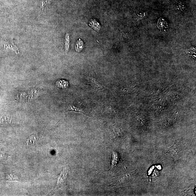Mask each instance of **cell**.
I'll list each match as a JSON object with an SVG mask.
<instances>
[{
	"mask_svg": "<svg viewBox=\"0 0 196 196\" xmlns=\"http://www.w3.org/2000/svg\"><path fill=\"white\" fill-rule=\"evenodd\" d=\"M179 152L180 151L175 144L173 145L172 147L170 148L167 152V153L171 154L172 158L175 160H178L180 158Z\"/></svg>",
	"mask_w": 196,
	"mask_h": 196,
	"instance_id": "6da1fadb",
	"label": "cell"
},
{
	"mask_svg": "<svg viewBox=\"0 0 196 196\" xmlns=\"http://www.w3.org/2000/svg\"><path fill=\"white\" fill-rule=\"evenodd\" d=\"M157 26L158 29L160 30H165L167 29L169 25L167 21L164 19L160 18L157 23Z\"/></svg>",
	"mask_w": 196,
	"mask_h": 196,
	"instance_id": "7a4b0ae2",
	"label": "cell"
},
{
	"mask_svg": "<svg viewBox=\"0 0 196 196\" xmlns=\"http://www.w3.org/2000/svg\"><path fill=\"white\" fill-rule=\"evenodd\" d=\"M89 26L96 31H98L101 28V26L96 20L91 19L89 21Z\"/></svg>",
	"mask_w": 196,
	"mask_h": 196,
	"instance_id": "3957f363",
	"label": "cell"
},
{
	"mask_svg": "<svg viewBox=\"0 0 196 196\" xmlns=\"http://www.w3.org/2000/svg\"><path fill=\"white\" fill-rule=\"evenodd\" d=\"M52 0H41V9L42 11H45L49 8L51 4Z\"/></svg>",
	"mask_w": 196,
	"mask_h": 196,
	"instance_id": "277c9868",
	"label": "cell"
},
{
	"mask_svg": "<svg viewBox=\"0 0 196 196\" xmlns=\"http://www.w3.org/2000/svg\"><path fill=\"white\" fill-rule=\"evenodd\" d=\"M83 47H84V42L80 38L76 43L75 45V50L77 52H80L82 50Z\"/></svg>",
	"mask_w": 196,
	"mask_h": 196,
	"instance_id": "5b68a950",
	"label": "cell"
},
{
	"mask_svg": "<svg viewBox=\"0 0 196 196\" xmlns=\"http://www.w3.org/2000/svg\"><path fill=\"white\" fill-rule=\"evenodd\" d=\"M56 85L58 87L64 88L68 87V83L65 80H60L57 82Z\"/></svg>",
	"mask_w": 196,
	"mask_h": 196,
	"instance_id": "8992f818",
	"label": "cell"
},
{
	"mask_svg": "<svg viewBox=\"0 0 196 196\" xmlns=\"http://www.w3.org/2000/svg\"><path fill=\"white\" fill-rule=\"evenodd\" d=\"M117 155L116 153L115 152H113L112 153V162H111V167H113L116 165L117 163Z\"/></svg>",
	"mask_w": 196,
	"mask_h": 196,
	"instance_id": "52a82bcc",
	"label": "cell"
},
{
	"mask_svg": "<svg viewBox=\"0 0 196 196\" xmlns=\"http://www.w3.org/2000/svg\"><path fill=\"white\" fill-rule=\"evenodd\" d=\"M38 141L37 137L35 136H33L30 137L28 139V140H27V143L28 144H34L35 143Z\"/></svg>",
	"mask_w": 196,
	"mask_h": 196,
	"instance_id": "ba28073f",
	"label": "cell"
},
{
	"mask_svg": "<svg viewBox=\"0 0 196 196\" xmlns=\"http://www.w3.org/2000/svg\"><path fill=\"white\" fill-rule=\"evenodd\" d=\"M69 35L67 34L66 35L65 40V48L66 52H68L69 50Z\"/></svg>",
	"mask_w": 196,
	"mask_h": 196,
	"instance_id": "9c48e42d",
	"label": "cell"
},
{
	"mask_svg": "<svg viewBox=\"0 0 196 196\" xmlns=\"http://www.w3.org/2000/svg\"><path fill=\"white\" fill-rule=\"evenodd\" d=\"M69 109L71 111H75L76 112H80L81 113H84L83 112V110H81V109L78 108H76L75 107H74L73 106H69Z\"/></svg>",
	"mask_w": 196,
	"mask_h": 196,
	"instance_id": "30bf717a",
	"label": "cell"
}]
</instances>
